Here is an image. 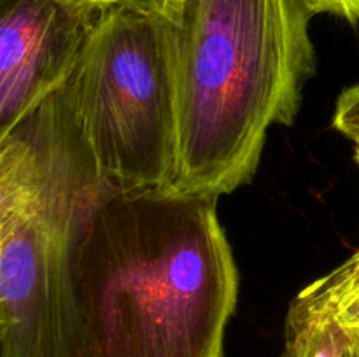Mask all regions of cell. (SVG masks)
I'll list each match as a JSON object with an SVG mask.
<instances>
[{
    "mask_svg": "<svg viewBox=\"0 0 359 357\" xmlns=\"http://www.w3.org/2000/svg\"><path fill=\"white\" fill-rule=\"evenodd\" d=\"M167 16L116 7L53 94L109 191L174 188L177 102Z\"/></svg>",
    "mask_w": 359,
    "mask_h": 357,
    "instance_id": "277c9868",
    "label": "cell"
},
{
    "mask_svg": "<svg viewBox=\"0 0 359 357\" xmlns=\"http://www.w3.org/2000/svg\"><path fill=\"white\" fill-rule=\"evenodd\" d=\"M353 4V23H359V0H351Z\"/></svg>",
    "mask_w": 359,
    "mask_h": 357,
    "instance_id": "8fae6325",
    "label": "cell"
},
{
    "mask_svg": "<svg viewBox=\"0 0 359 357\" xmlns=\"http://www.w3.org/2000/svg\"><path fill=\"white\" fill-rule=\"evenodd\" d=\"M353 142H354V158H356V163L359 167V139L353 140Z\"/></svg>",
    "mask_w": 359,
    "mask_h": 357,
    "instance_id": "4fadbf2b",
    "label": "cell"
},
{
    "mask_svg": "<svg viewBox=\"0 0 359 357\" xmlns=\"http://www.w3.org/2000/svg\"><path fill=\"white\" fill-rule=\"evenodd\" d=\"M74 276L90 357H223L238 272L214 196L107 191Z\"/></svg>",
    "mask_w": 359,
    "mask_h": 357,
    "instance_id": "6da1fadb",
    "label": "cell"
},
{
    "mask_svg": "<svg viewBox=\"0 0 359 357\" xmlns=\"http://www.w3.org/2000/svg\"><path fill=\"white\" fill-rule=\"evenodd\" d=\"M304 0H179L174 188L219 198L251 182L272 125H293L314 74Z\"/></svg>",
    "mask_w": 359,
    "mask_h": 357,
    "instance_id": "7a4b0ae2",
    "label": "cell"
},
{
    "mask_svg": "<svg viewBox=\"0 0 359 357\" xmlns=\"http://www.w3.org/2000/svg\"><path fill=\"white\" fill-rule=\"evenodd\" d=\"M280 357H359V329L342 324L304 289L287 310Z\"/></svg>",
    "mask_w": 359,
    "mask_h": 357,
    "instance_id": "8992f818",
    "label": "cell"
},
{
    "mask_svg": "<svg viewBox=\"0 0 359 357\" xmlns=\"http://www.w3.org/2000/svg\"><path fill=\"white\" fill-rule=\"evenodd\" d=\"M177 4H179V0H167V6H168V18H170L172 14H174V10H175V7H177Z\"/></svg>",
    "mask_w": 359,
    "mask_h": 357,
    "instance_id": "7c38bea8",
    "label": "cell"
},
{
    "mask_svg": "<svg viewBox=\"0 0 359 357\" xmlns=\"http://www.w3.org/2000/svg\"><path fill=\"white\" fill-rule=\"evenodd\" d=\"M342 324L359 329V248L346 262L305 287Z\"/></svg>",
    "mask_w": 359,
    "mask_h": 357,
    "instance_id": "52a82bcc",
    "label": "cell"
},
{
    "mask_svg": "<svg viewBox=\"0 0 359 357\" xmlns=\"http://www.w3.org/2000/svg\"><path fill=\"white\" fill-rule=\"evenodd\" d=\"M311 14H333L353 23V4L351 0H304Z\"/></svg>",
    "mask_w": 359,
    "mask_h": 357,
    "instance_id": "30bf717a",
    "label": "cell"
},
{
    "mask_svg": "<svg viewBox=\"0 0 359 357\" xmlns=\"http://www.w3.org/2000/svg\"><path fill=\"white\" fill-rule=\"evenodd\" d=\"M105 13L60 0H0V135L69 80Z\"/></svg>",
    "mask_w": 359,
    "mask_h": 357,
    "instance_id": "5b68a950",
    "label": "cell"
},
{
    "mask_svg": "<svg viewBox=\"0 0 359 357\" xmlns=\"http://www.w3.org/2000/svg\"><path fill=\"white\" fill-rule=\"evenodd\" d=\"M333 128L351 140L359 139V83L347 88L337 100Z\"/></svg>",
    "mask_w": 359,
    "mask_h": 357,
    "instance_id": "ba28073f",
    "label": "cell"
},
{
    "mask_svg": "<svg viewBox=\"0 0 359 357\" xmlns=\"http://www.w3.org/2000/svg\"><path fill=\"white\" fill-rule=\"evenodd\" d=\"M60 2L98 10H111L116 9V7H135V9L147 10V13H156L168 18L167 0H60Z\"/></svg>",
    "mask_w": 359,
    "mask_h": 357,
    "instance_id": "9c48e42d",
    "label": "cell"
},
{
    "mask_svg": "<svg viewBox=\"0 0 359 357\" xmlns=\"http://www.w3.org/2000/svg\"><path fill=\"white\" fill-rule=\"evenodd\" d=\"M107 191L51 97L0 135V357H90L74 259Z\"/></svg>",
    "mask_w": 359,
    "mask_h": 357,
    "instance_id": "3957f363",
    "label": "cell"
}]
</instances>
